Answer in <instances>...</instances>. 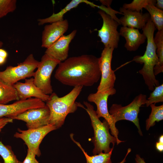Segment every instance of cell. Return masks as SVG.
<instances>
[{"instance_id": "30bf717a", "label": "cell", "mask_w": 163, "mask_h": 163, "mask_svg": "<svg viewBox=\"0 0 163 163\" xmlns=\"http://www.w3.org/2000/svg\"><path fill=\"white\" fill-rule=\"evenodd\" d=\"M112 47H105L98 58V63L101 72V80L97 91L114 88L116 76L111 68V63L113 51Z\"/></svg>"}, {"instance_id": "9a60e30c", "label": "cell", "mask_w": 163, "mask_h": 163, "mask_svg": "<svg viewBox=\"0 0 163 163\" xmlns=\"http://www.w3.org/2000/svg\"><path fill=\"white\" fill-rule=\"evenodd\" d=\"M77 32L73 30L69 34L63 35L47 48L45 54L53 59L62 62L67 59L69 50V45Z\"/></svg>"}, {"instance_id": "e575fe53", "label": "cell", "mask_w": 163, "mask_h": 163, "mask_svg": "<svg viewBox=\"0 0 163 163\" xmlns=\"http://www.w3.org/2000/svg\"><path fill=\"white\" fill-rule=\"evenodd\" d=\"M0 56L6 59L8 56V53L5 50L0 48Z\"/></svg>"}, {"instance_id": "ac0fdd59", "label": "cell", "mask_w": 163, "mask_h": 163, "mask_svg": "<svg viewBox=\"0 0 163 163\" xmlns=\"http://www.w3.org/2000/svg\"><path fill=\"white\" fill-rule=\"evenodd\" d=\"M119 33L120 36L126 40L125 48L130 51L136 50L146 39L145 35L143 33H141L137 29L123 26L120 28Z\"/></svg>"}, {"instance_id": "836d02e7", "label": "cell", "mask_w": 163, "mask_h": 163, "mask_svg": "<svg viewBox=\"0 0 163 163\" xmlns=\"http://www.w3.org/2000/svg\"><path fill=\"white\" fill-rule=\"evenodd\" d=\"M101 3L102 5L103 6H106L107 7H110V6L111 4L112 0H99Z\"/></svg>"}, {"instance_id": "8fae6325", "label": "cell", "mask_w": 163, "mask_h": 163, "mask_svg": "<svg viewBox=\"0 0 163 163\" xmlns=\"http://www.w3.org/2000/svg\"><path fill=\"white\" fill-rule=\"evenodd\" d=\"M98 13L102 18L103 23L98 30V36L105 47L117 48L120 36L117 28L119 24L102 10H99Z\"/></svg>"}, {"instance_id": "2e32d148", "label": "cell", "mask_w": 163, "mask_h": 163, "mask_svg": "<svg viewBox=\"0 0 163 163\" xmlns=\"http://www.w3.org/2000/svg\"><path fill=\"white\" fill-rule=\"evenodd\" d=\"M13 86L17 91L19 100L34 97L46 102L49 99L50 95L44 94L36 86L33 78H26L24 82H18Z\"/></svg>"}, {"instance_id": "8d00e7d4", "label": "cell", "mask_w": 163, "mask_h": 163, "mask_svg": "<svg viewBox=\"0 0 163 163\" xmlns=\"http://www.w3.org/2000/svg\"><path fill=\"white\" fill-rule=\"evenodd\" d=\"M6 59L0 56V65L4 64L5 62Z\"/></svg>"}, {"instance_id": "484cf974", "label": "cell", "mask_w": 163, "mask_h": 163, "mask_svg": "<svg viewBox=\"0 0 163 163\" xmlns=\"http://www.w3.org/2000/svg\"><path fill=\"white\" fill-rule=\"evenodd\" d=\"M156 2L155 0H134L130 3L124 4L122 8L132 11L141 12L143 8L149 5H155Z\"/></svg>"}, {"instance_id": "cb8c5ba5", "label": "cell", "mask_w": 163, "mask_h": 163, "mask_svg": "<svg viewBox=\"0 0 163 163\" xmlns=\"http://www.w3.org/2000/svg\"><path fill=\"white\" fill-rule=\"evenodd\" d=\"M149 12L150 19L158 31L163 30V11L155 5H149L145 8Z\"/></svg>"}, {"instance_id": "7a4b0ae2", "label": "cell", "mask_w": 163, "mask_h": 163, "mask_svg": "<svg viewBox=\"0 0 163 163\" xmlns=\"http://www.w3.org/2000/svg\"><path fill=\"white\" fill-rule=\"evenodd\" d=\"M142 29L143 33L147 39L146 50L143 56H135L132 61L141 64H144L142 68L139 71V72L142 76L149 89L152 91L155 87L159 85V82L156 78L154 73V67L158 62L156 47L154 41L155 27L150 18Z\"/></svg>"}, {"instance_id": "277c9868", "label": "cell", "mask_w": 163, "mask_h": 163, "mask_svg": "<svg viewBox=\"0 0 163 163\" xmlns=\"http://www.w3.org/2000/svg\"><path fill=\"white\" fill-rule=\"evenodd\" d=\"M83 103L86 107L84 109L89 116L94 130V136L91 140L94 147L93 154L109 152L113 149L115 143L117 145L116 139L110 133L107 122L104 119L101 122L97 117L93 106L87 101H84Z\"/></svg>"}, {"instance_id": "74e56055", "label": "cell", "mask_w": 163, "mask_h": 163, "mask_svg": "<svg viewBox=\"0 0 163 163\" xmlns=\"http://www.w3.org/2000/svg\"><path fill=\"white\" fill-rule=\"evenodd\" d=\"M158 142L162 143H163V135H161L160 136L159 138Z\"/></svg>"}, {"instance_id": "8992f818", "label": "cell", "mask_w": 163, "mask_h": 163, "mask_svg": "<svg viewBox=\"0 0 163 163\" xmlns=\"http://www.w3.org/2000/svg\"><path fill=\"white\" fill-rule=\"evenodd\" d=\"M40 61L30 54L23 62L16 66H9L3 71H0V79L6 83L13 85L20 80L34 76V71Z\"/></svg>"}, {"instance_id": "d6a6232c", "label": "cell", "mask_w": 163, "mask_h": 163, "mask_svg": "<svg viewBox=\"0 0 163 163\" xmlns=\"http://www.w3.org/2000/svg\"><path fill=\"white\" fill-rule=\"evenodd\" d=\"M156 148L157 150L160 152L163 151V143L157 142L156 143Z\"/></svg>"}, {"instance_id": "603a6c76", "label": "cell", "mask_w": 163, "mask_h": 163, "mask_svg": "<svg viewBox=\"0 0 163 163\" xmlns=\"http://www.w3.org/2000/svg\"><path fill=\"white\" fill-rule=\"evenodd\" d=\"M151 108V113L145 121V127L147 130L155 125V122H159L163 119V105L156 106L155 104L150 105Z\"/></svg>"}, {"instance_id": "ffe728a7", "label": "cell", "mask_w": 163, "mask_h": 163, "mask_svg": "<svg viewBox=\"0 0 163 163\" xmlns=\"http://www.w3.org/2000/svg\"><path fill=\"white\" fill-rule=\"evenodd\" d=\"M72 140L80 149L82 151L86 160V163H112L111 157L113 149L108 153L102 152L92 156L88 155L81 145L80 143L75 140L73 138V134H70Z\"/></svg>"}, {"instance_id": "4dcf8cb0", "label": "cell", "mask_w": 163, "mask_h": 163, "mask_svg": "<svg viewBox=\"0 0 163 163\" xmlns=\"http://www.w3.org/2000/svg\"><path fill=\"white\" fill-rule=\"evenodd\" d=\"M135 160V163H146L144 158L138 154L136 155Z\"/></svg>"}, {"instance_id": "d590c367", "label": "cell", "mask_w": 163, "mask_h": 163, "mask_svg": "<svg viewBox=\"0 0 163 163\" xmlns=\"http://www.w3.org/2000/svg\"><path fill=\"white\" fill-rule=\"evenodd\" d=\"M131 149L128 148L127 149L126 154L124 158V159L122 160V161L118 163H124L126 161V158L127 156L129 154V153L131 152Z\"/></svg>"}, {"instance_id": "e0dca14e", "label": "cell", "mask_w": 163, "mask_h": 163, "mask_svg": "<svg viewBox=\"0 0 163 163\" xmlns=\"http://www.w3.org/2000/svg\"><path fill=\"white\" fill-rule=\"evenodd\" d=\"M119 10L123 15L119 19L120 24L124 27L142 29L150 18L148 13L143 14L141 12L132 11L122 7L120 8Z\"/></svg>"}, {"instance_id": "f546056e", "label": "cell", "mask_w": 163, "mask_h": 163, "mask_svg": "<svg viewBox=\"0 0 163 163\" xmlns=\"http://www.w3.org/2000/svg\"><path fill=\"white\" fill-rule=\"evenodd\" d=\"M13 120L7 117H3L0 118V131L8 123L13 122Z\"/></svg>"}, {"instance_id": "52a82bcc", "label": "cell", "mask_w": 163, "mask_h": 163, "mask_svg": "<svg viewBox=\"0 0 163 163\" xmlns=\"http://www.w3.org/2000/svg\"><path fill=\"white\" fill-rule=\"evenodd\" d=\"M116 89H112L97 91L96 93L90 94L88 97V100L93 102L97 106L96 111L97 117L99 118L103 117L108 123L110 127L111 134L116 139L118 145L124 141L120 140L118 138L119 131L116 126V123L113 117L110 114L107 107V100L109 97L115 94Z\"/></svg>"}, {"instance_id": "d6986e66", "label": "cell", "mask_w": 163, "mask_h": 163, "mask_svg": "<svg viewBox=\"0 0 163 163\" xmlns=\"http://www.w3.org/2000/svg\"><path fill=\"white\" fill-rule=\"evenodd\" d=\"M85 0H72L66 7L57 13H53L50 17L43 19L38 20V25H41L46 23L53 22L63 20L64 15L71 9L77 7L79 4L85 3Z\"/></svg>"}, {"instance_id": "ab89813d", "label": "cell", "mask_w": 163, "mask_h": 163, "mask_svg": "<svg viewBox=\"0 0 163 163\" xmlns=\"http://www.w3.org/2000/svg\"><path fill=\"white\" fill-rule=\"evenodd\" d=\"M0 163H1V162H0Z\"/></svg>"}, {"instance_id": "d4e9b609", "label": "cell", "mask_w": 163, "mask_h": 163, "mask_svg": "<svg viewBox=\"0 0 163 163\" xmlns=\"http://www.w3.org/2000/svg\"><path fill=\"white\" fill-rule=\"evenodd\" d=\"M1 131H0V133ZM0 155L2 158L3 163H21L12 151L11 147L5 145L0 140Z\"/></svg>"}, {"instance_id": "4fadbf2b", "label": "cell", "mask_w": 163, "mask_h": 163, "mask_svg": "<svg viewBox=\"0 0 163 163\" xmlns=\"http://www.w3.org/2000/svg\"><path fill=\"white\" fill-rule=\"evenodd\" d=\"M45 105L44 102L35 98L19 100L10 104L0 103V118L5 117L12 119L28 110L42 107Z\"/></svg>"}, {"instance_id": "1f68e13d", "label": "cell", "mask_w": 163, "mask_h": 163, "mask_svg": "<svg viewBox=\"0 0 163 163\" xmlns=\"http://www.w3.org/2000/svg\"><path fill=\"white\" fill-rule=\"evenodd\" d=\"M155 6L157 8L163 10V0H157Z\"/></svg>"}, {"instance_id": "83f0119b", "label": "cell", "mask_w": 163, "mask_h": 163, "mask_svg": "<svg viewBox=\"0 0 163 163\" xmlns=\"http://www.w3.org/2000/svg\"><path fill=\"white\" fill-rule=\"evenodd\" d=\"M16 0H0V18L14 11L16 8Z\"/></svg>"}, {"instance_id": "7c38bea8", "label": "cell", "mask_w": 163, "mask_h": 163, "mask_svg": "<svg viewBox=\"0 0 163 163\" xmlns=\"http://www.w3.org/2000/svg\"><path fill=\"white\" fill-rule=\"evenodd\" d=\"M50 110L46 105L43 107L30 109L13 117L26 123L28 129L39 128L49 124Z\"/></svg>"}, {"instance_id": "f1b7e54d", "label": "cell", "mask_w": 163, "mask_h": 163, "mask_svg": "<svg viewBox=\"0 0 163 163\" xmlns=\"http://www.w3.org/2000/svg\"><path fill=\"white\" fill-rule=\"evenodd\" d=\"M36 156L34 153L27 150L26 156L21 163H39L36 158Z\"/></svg>"}, {"instance_id": "4316f807", "label": "cell", "mask_w": 163, "mask_h": 163, "mask_svg": "<svg viewBox=\"0 0 163 163\" xmlns=\"http://www.w3.org/2000/svg\"><path fill=\"white\" fill-rule=\"evenodd\" d=\"M155 87L147 99L145 104L147 107H149L152 104L163 101V84Z\"/></svg>"}, {"instance_id": "5bb4252c", "label": "cell", "mask_w": 163, "mask_h": 163, "mask_svg": "<svg viewBox=\"0 0 163 163\" xmlns=\"http://www.w3.org/2000/svg\"><path fill=\"white\" fill-rule=\"evenodd\" d=\"M68 27L69 23L66 19L46 25L42 32V47H49L63 35Z\"/></svg>"}, {"instance_id": "44dd1931", "label": "cell", "mask_w": 163, "mask_h": 163, "mask_svg": "<svg viewBox=\"0 0 163 163\" xmlns=\"http://www.w3.org/2000/svg\"><path fill=\"white\" fill-rule=\"evenodd\" d=\"M156 53L158 59V64L154 68L155 75L163 72V30L158 31L154 37Z\"/></svg>"}, {"instance_id": "9c48e42d", "label": "cell", "mask_w": 163, "mask_h": 163, "mask_svg": "<svg viewBox=\"0 0 163 163\" xmlns=\"http://www.w3.org/2000/svg\"><path fill=\"white\" fill-rule=\"evenodd\" d=\"M56 129L55 126L50 124L26 130L18 128V132L15 133L14 136L22 140L27 146V150L39 157L41 155L39 146L42 141L47 134Z\"/></svg>"}, {"instance_id": "5b68a950", "label": "cell", "mask_w": 163, "mask_h": 163, "mask_svg": "<svg viewBox=\"0 0 163 163\" xmlns=\"http://www.w3.org/2000/svg\"><path fill=\"white\" fill-rule=\"evenodd\" d=\"M146 95L142 94L137 95L128 105L122 106L121 104H113L109 110L116 122L123 120H128L133 123L138 129L139 135L143 136L138 117L140 107L146 104Z\"/></svg>"}, {"instance_id": "ba28073f", "label": "cell", "mask_w": 163, "mask_h": 163, "mask_svg": "<svg viewBox=\"0 0 163 163\" xmlns=\"http://www.w3.org/2000/svg\"><path fill=\"white\" fill-rule=\"evenodd\" d=\"M60 62L45 54L34 72L33 77L35 84L46 94L49 95L53 93L51 76L55 68Z\"/></svg>"}, {"instance_id": "f35d334b", "label": "cell", "mask_w": 163, "mask_h": 163, "mask_svg": "<svg viewBox=\"0 0 163 163\" xmlns=\"http://www.w3.org/2000/svg\"><path fill=\"white\" fill-rule=\"evenodd\" d=\"M3 45V42L0 40V48Z\"/></svg>"}, {"instance_id": "3957f363", "label": "cell", "mask_w": 163, "mask_h": 163, "mask_svg": "<svg viewBox=\"0 0 163 163\" xmlns=\"http://www.w3.org/2000/svg\"><path fill=\"white\" fill-rule=\"evenodd\" d=\"M83 87L76 86L67 94L59 97L55 93L50 95L46 105L50 112L49 124L58 129L63 124L65 119L69 113L75 112L78 107L84 106L75 100L82 91Z\"/></svg>"}, {"instance_id": "7402d4cb", "label": "cell", "mask_w": 163, "mask_h": 163, "mask_svg": "<svg viewBox=\"0 0 163 163\" xmlns=\"http://www.w3.org/2000/svg\"><path fill=\"white\" fill-rule=\"evenodd\" d=\"M19 100L17 91L13 86L0 79V103L6 104L12 101Z\"/></svg>"}, {"instance_id": "6da1fadb", "label": "cell", "mask_w": 163, "mask_h": 163, "mask_svg": "<svg viewBox=\"0 0 163 163\" xmlns=\"http://www.w3.org/2000/svg\"><path fill=\"white\" fill-rule=\"evenodd\" d=\"M54 76L65 85L91 86L101 77L98 58L93 55H83L67 58L59 64Z\"/></svg>"}]
</instances>
